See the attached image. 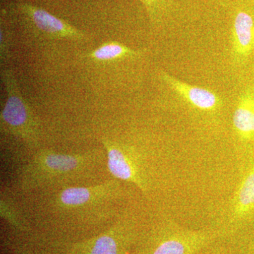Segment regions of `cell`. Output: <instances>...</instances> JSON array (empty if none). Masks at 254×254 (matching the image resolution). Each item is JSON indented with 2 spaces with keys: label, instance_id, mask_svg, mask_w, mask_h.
<instances>
[{
  "label": "cell",
  "instance_id": "1",
  "mask_svg": "<svg viewBox=\"0 0 254 254\" xmlns=\"http://www.w3.org/2000/svg\"><path fill=\"white\" fill-rule=\"evenodd\" d=\"M220 240L212 230H190L165 222L143 229L131 254H193Z\"/></svg>",
  "mask_w": 254,
  "mask_h": 254
},
{
  "label": "cell",
  "instance_id": "2",
  "mask_svg": "<svg viewBox=\"0 0 254 254\" xmlns=\"http://www.w3.org/2000/svg\"><path fill=\"white\" fill-rule=\"evenodd\" d=\"M93 154L68 155L42 150L26 164L20 173V187L23 190L67 180L82 173L95 160Z\"/></svg>",
  "mask_w": 254,
  "mask_h": 254
},
{
  "label": "cell",
  "instance_id": "3",
  "mask_svg": "<svg viewBox=\"0 0 254 254\" xmlns=\"http://www.w3.org/2000/svg\"><path fill=\"white\" fill-rule=\"evenodd\" d=\"M142 230L134 219L123 217L93 236L53 242L54 254H131Z\"/></svg>",
  "mask_w": 254,
  "mask_h": 254
},
{
  "label": "cell",
  "instance_id": "4",
  "mask_svg": "<svg viewBox=\"0 0 254 254\" xmlns=\"http://www.w3.org/2000/svg\"><path fill=\"white\" fill-rule=\"evenodd\" d=\"M7 98L0 115L1 129L21 138L26 143H36L37 124L31 109L23 99L14 73L10 69L1 71Z\"/></svg>",
  "mask_w": 254,
  "mask_h": 254
},
{
  "label": "cell",
  "instance_id": "5",
  "mask_svg": "<svg viewBox=\"0 0 254 254\" xmlns=\"http://www.w3.org/2000/svg\"><path fill=\"white\" fill-rule=\"evenodd\" d=\"M120 187L115 180L91 187H67L55 195L54 207L63 211L79 212L116 198L121 192Z\"/></svg>",
  "mask_w": 254,
  "mask_h": 254
},
{
  "label": "cell",
  "instance_id": "6",
  "mask_svg": "<svg viewBox=\"0 0 254 254\" xmlns=\"http://www.w3.org/2000/svg\"><path fill=\"white\" fill-rule=\"evenodd\" d=\"M16 8L26 22L48 38L74 40L84 38V34L79 30L42 8L28 3H19Z\"/></svg>",
  "mask_w": 254,
  "mask_h": 254
},
{
  "label": "cell",
  "instance_id": "7",
  "mask_svg": "<svg viewBox=\"0 0 254 254\" xmlns=\"http://www.w3.org/2000/svg\"><path fill=\"white\" fill-rule=\"evenodd\" d=\"M103 143L106 149L108 168L111 175L116 180L131 182L143 191L146 190V183L131 153L125 147L109 140L104 139Z\"/></svg>",
  "mask_w": 254,
  "mask_h": 254
},
{
  "label": "cell",
  "instance_id": "8",
  "mask_svg": "<svg viewBox=\"0 0 254 254\" xmlns=\"http://www.w3.org/2000/svg\"><path fill=\"white\" fill-rule=\"evenodd\" d=\"M242 6L236 10L232 23V49L235 58L245 60L254 52V10Z\"/></svg>",
  "mask_w": 254,
  "mask_h": 254
},
{
  "label": "cell",
  "instance_id": "9",
  "mask_svg": "<svg viewBox=\"0 0 254 254\" xmlns=\"http://www.w3.org/2000/svg\"><path fill=\"white\" fill-rule=\"evenodd\" d=\"M160 76L174 91L197 109L211 112L218 109L221 105L220 98L213 92L200 87L190 86L165 72L160 73Z\"/></svg>",
  "mask_w": 254,
  "mask_h": 254
},
{
  "label": "cell",
  "instance_id": "10",
  "mask_svg": "<svg viewBox=\"0 0 254 254\" xmlns=\"http://www.w3.org/2000/svg\"><path fill=\"white\" fill-rule=\"evenodd\" d=\"M233 126L242 141L254 139V87L247 88L239 98Z\"/></svg>",
  "mask_w": 254,
  "mask_h": 254
},
{
  "label": "cell",
  "instance_id": "11",
  "mask_svg": "<svg viewBox=\"0 0 254 254\" xmlns=\"http://www.w3.org/2000/svg\"><path fill=\"white\" fill-rule=\"evenodd\" d=\"M234 209L239 218L245 217L254 210V163L239 187Z\"/></svg>",
  "mask_w": 254,
  "mask_h": 254
},
{
  "label": "cell",
  "instance_id": "12",
  "mask_svg": "<svg viewBox=\"0 0 254 254\" xmlns=\"http://www.w3.org/2000/svg\"><path fill=\"white\" fill-rule=\"evenodd\" d=\"M140 53L117 42H110L102 45L90 54L88 58L96 61H111L125 58L138 57Z\"/></svg>",
  "mask_w": 254,
  "mask_h": 254
},
{
  "label": "cell",
  "instance_id": "13",
  "mask_svg": "<svg viewBox=\"0 0 254 254\" xmlns=\"http://www.w3.org/2000/svg\"><path fill=\"white\" fill-rule=\"evenodd\" d=\"M0 214L1 218L6 220L16 231L19 232L27 231L26 227L20 220L14 205L10 200H6L4 196H1L0 200Z\"/></svg>",
  "mask_w": 254,
  "mask_h": 254
},
{
  "label": "cell",
  "instance_id": "14",
  "mask_svg": "<svg viewBox=\"0 0 254 254\" xmlns=\"http://www.w3.org/2000/svg\"><path fill=\"white\" fill-rule=\"evenodd\" d=\"M144 5L152 22L161 21L165 14H168L174 0H140Z\"/></svg>",
  "mask_w": 254,
  "mask_h": 254
},
{
  "label": "cell",
  "instance_id": "15",
  "mask_svg": "<svg viewBox=\"0 0 254 254\" xmlns=\"http://www.w3.org/2000/svg\"><path fill=\"white\" fill-rule=\"evenodd\" d=\"M193 254H237L230 246L220 243V241L212 244Z\"/></svg>",
  "mask_w": 254,
  "mask_h": 254
},
{
  "label": "cell",
  "instance_id": "16",
  "mask_svg": "<svg viewBox=\"0 0 254 254\" xmlns=\"http://www.w3.org/2000/svg\"><path fill=\"white\" fill-rule=\"evenodd\" d=\"M0 56L1 62H5L9 59V36H6L4 27L0 28Z\"/></svg>",
  "mask_w": 254,
  "mask_h": 254
},
{
  "label": "cell",
  "instance_id": "17",
  "mask_svg": "<svg viewBox=\"0 0 254 254\" xmlns=\"http://www.w3.org/2000/svg\"><path fill=\"white\" fill-rule=\"evenodd\" d=\"M11 254H46L42 253L39 251H36L28 246L17 244L11 247Z\"/></svg>",
  "mask_w": 254,
  "mask_h": 254
},
{
  "label": "cell",
  "instance_id": "18",
  "mask_svg": "<svg viewBox=\"0 0 254 254\" xmlns=\"http://www.w3.org/2000/svg\"><path fill=\"white\" fill-rule=\"evenodd\" d=\"M245 254H254V246L250 247L248 252H246Z\"/></svg>",
  "mask_w": 254,
  "mask_h": 254
}]
</instances>
